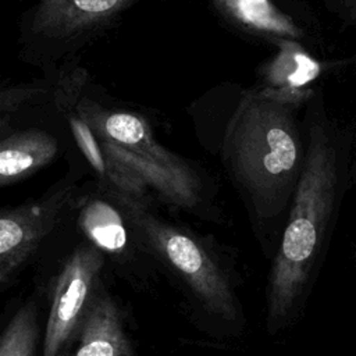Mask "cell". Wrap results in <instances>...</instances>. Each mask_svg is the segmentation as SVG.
<instances>
[{"label":"cell","instance_id":"10","mask_svg":"<svg viewBox=\"0 0 356 356\" xmlns=\"http://www.w3.org/2000/svg\"><path fill=\"white\" fill-rule=\"evenodd\" d=\"M277 54L266 64L264 86L284 90H306L321 72V64L313 58L298 40L280 39L274 42Z\"/></svg>","mask_w":356,"mask_h":356},{"label":"cell","instance_id":"9","mask_svg":"<svg viewBox=\"0 0 356 356\" xmlns=\"http://www.w3.org/2000/svg\"><path fill=\"white\" fill-rule=\"evenodd\" d=\"M64 356H135L122 313L104 288L88 312Z\"/></svg>","mask_w":356,"mask_h":356},{"label":"cell","instance_id":"3","mask_svg":"<svg viewBox=\"0 0 356 356\" xmlns=\"http://www.w3.org/2000/svg\"><path fill=\"white\" fill-rule=\"evenodd\" d=\"M100 189L122 210L140 250L164 266L200 310L228 327L243 325L232 275L209 239L154 213L152 200Z\"/></svg>","mask_w":356,"mask_h":356},{"label":"cell","instance_id":"13","mask_svg":"<svg viewBox=\"0 0 356 356\" xmlns=\"http://www.w3.org/2000/svg\"><path fill=\"white\" fill-rule=\"evenodd\" d=\"M352 15H356V0H343Z\"/></svg>","mask_w":356,"mask_h":356},{"label":"cell","instance_id":"7","mask_svg":"<svg viewBox=\"0 0 356 356\" xmlns=\"http://www.w3.org/2000/svg\"><path fill=\"white\" fill-rule=\"evenodd\" d=\"M75 210L78 227L86 241L115 263H125L142 252L118 204L95 182L89 192H81Z\"/></svg>","mask_w":356,"mask_h":356},{"label":"cell","instance_id":"5","mask_svg":"<svg viewBox=\"0 0 356 356\" xmlns=\"http://www.w3.org/2000/svg\"><path fill=\"white\" fill-rule=\"evenodd\" d=\"M74 172L54 182L40 197L0 211V286L4 291L24 264L57 227L61 218L76 207L82 188Z\"/></svg>","mask_w":356,"mask_h":356},{"label":"cell","instance_id":"6","mask_svg":"<svg viewBox=\"0 0 356 356\" xmlns=\"http://www.w3.org/2000/svg\"><path fill=\"white\" fill-rule=\"evenodd\" d=\"M104 263L106 256L88 241L67 257L51 288L42 356H64L102 289Z\"/></svg>","mask_w":356,"mask_h":356},{"label":"cell","instance_id":"14","mask_svg":"<svg viewBox=\"0 0 356 356\" xmlns=\"http://www.w3.org/2000/svg\"><path fill=\"white\" fill-rule=\"evenodd\" d=\"M355 184H356V170H355Z\"/></svg>","mask_w":356,"mask_h":356},{"label":"cell","instance_id":"12","mask_svg":"<svg viewBox=\"0 0 356 356\" xmlns=\"http://www.w3.org/2000/svg\"><path fill=\"white\" fill-rule=\"evenodd\" d=\"M38 337V306L35 300H28L7 323L0 339V356H35Z\"/></svg>","mask_w":356,"mask_h":356},{"label":"cell","instance_id":"4","mask_svg":"<svg viewBox=\"0 0 356 356\" xmlns=\"http://www.w3.org/2000/svg\"><path fill=\"white\" fill-rule=\"evenodd\" d=\"M26 1L18 19L19 60L57 72L140 0Z\"/></svg>","mask_w":356,"mask_h":356},{"label":"cell","instance_id":"11","mask_svg":"<svg viewBox=\"0 0 356 356\" xmlns=\"http://www.w3.org/2000/svg\"><path fill=\"white\" fill-rule=\"evenodd\" d=\"M221 11L246 29L267 35L280 40H299L303 36L300 28L270 0H214Z\"/></svg>","mask_w":356,"mask_h":356},{"label":"cell","instance_id":"1","mask_svg":"<svg viewBox=\"0 0 356 356\" xmlns=\"http://www.w3.org/2000/svg\"><path fill=\"white\" fill-rule=\"evenodd\" d=\"M312 95V89L248 90L227 125L222 163L259 229L291 206L306 157L295 113Z\"/></svg>","mask_w":356,"mask_h":356},{"label":"cell","instance_id":"8","mask_svg":"<svg viewBox=\"0 0 356 356\" xmlns=\"http://www.w3.org/2000/svg\"><path fill=\"white\" fill-rule=\"evenodd\" d=\"M61 140L40 127L0 128V185L10 186L53 163L61 153Z\"/></svg>","mask_w":356,"mask_h":356},{"label":"cell","instance_id":"2","mask_svg":"<svg viewBox=\"0 0 356 356\" xmlns=\"http://www.w3.org/2000/svg\"><path fill=\"white\" fill-rule=\"evenodd\" d=\"M337 153L325 128H309L306 157L266 289V327L274 335L298 317L310 293L337 203Z\"/></svg>","mask_w":356,"mask_h":356}]
</instances>
